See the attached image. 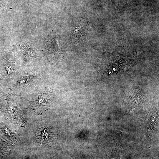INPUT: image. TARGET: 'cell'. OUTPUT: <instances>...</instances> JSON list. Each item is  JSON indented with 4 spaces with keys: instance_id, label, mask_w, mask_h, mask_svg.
Returning a JSON list of instances; mask_svg holds the SVG:
<instances>
[{
    "instance_id": "1",
    "label": "cell",
    "mask_w": 159,
    "mask_h": 159,
    "mask_svg": "<svg viewBox=\"0 0 159 159\" xmlns=\"http://www.w3.org/2000/svg\"><path fill=\"white\" fill-rule=\"evenodd\" d=\"M40 74L37 69H22L12 79L4 85L11 90L35 88L38 85Z\"/></svg>"
},
{
    "instance_id": "2",
    "label": "cell",
    "mask_w": 159,
    "mask_h": 159,
    "mask_svg": "<svg viewBox=\"0 0 159 159\" xmlns=\"http://www.w3.org/2000/svg\"><path fill=\"white\" fill-rule=\"evenodd\" d=\"M21 66L16 58L8 53L4 52L0 57V72L7 81L22 69Z\"/></svg>"
},
{
    "instance_id": "3",
    "label": "cell",
    "mask_w": 159,
    "mask_h": 159,
    "mask_svg": "<svg viewBox=\"0 0 159 159\" xmlns=\"http://www.w3.org/2000/svg\"><path fill=\"white\" fill-rule=\"evenodd\" d=\"M51 100L50 96L47 92L39 94L32 102V105L37 112H42L48 107Z\"/></svg>"
},
{
    "instance_id": "4",
    "label": "cell",
    "mask_w": 159,
    "mask_h": 159,
    "mask_svg": "<svg viewBox=\"0 0 159 159\" xmlns=\"http://www.w3.org/2000/svg\"><path fill=\"white\" fill-rule=\"evenodd\" d=\"M6 80L1 75L0 72V85L1 84L3 83V82L5 80Z\"/></svg>"
}]
</instances>
